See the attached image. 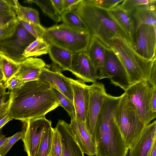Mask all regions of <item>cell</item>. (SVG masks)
Instances as JSON below:
<instances>
[{
	"label": "cell",
	"mask_w": 156,
	"mask_h": 156,
	"mask_svg": "<svg viewBox=\"0 0 156 156\" xmlns=\"http://www.w3.org/2000/svg\"><path fill=\"white\" fill-rule=\"evenodd\" d=\"M8 115L23 122L45 116L59 106L53 89L38 80L24 83L21 87L9 91Z\"/></svg>",
	"instance_id": "1"
},
{
	"label": "cell",
	"mask_w": 156,
	"mask_h": 156,
	"mask_svg": "<svg viewBox=\"0 0 156 156\" xmlns=\"http://www.w3.org/2000/svg\"><path fill=\"white\" fill-rule=\"evenodd\" d=\"M121 95L108 94L98 117L95 131V156H126L128 150L115 122L114 114Z\"/></svg>",
	"instance_id": "2"
},
{
	"label": "cell",
	"mask_w": 156,
	"mask_h": 156,
	"mask_svg": "<svg viewBox=\"0 0 156 156\" xmlns=\"http://www.w3.org/2000/svg\"><path fill=\"white\" fill-rule=\"evenodd\" d=\"M75 9L86 24L91 36L97 37L107 47H110L115 37H125L131 42L108 11L95 6L89 0H82Z\"/></svg>",
	"instance_id": "3"
},
{
	"label": "cell",
	"mask_w": 156,
	"mask_h": 156,
	"mask_svg": "<svg viewBox=\"0 0 156 156\" xmlns=\"http://www.w3.org/2000/svg\"><path fill=\"white\" fill-rule=\"evenodd\" d=\"M109 48L121 62L128 74L131 84L148 80L156 60H149L139 55L133 48L130 41L125 37L113 38Z\"/></svg>",
	"instance_id": "4"
},
{
	"label": "cell",
	"mask_w": 156,
	"mask_h": 156,
	"mask_svg": "<svg viewBox=\"0 0 156 156\" xmlns=\"http://www.w3.org/2000/svg\"><path fill=\"white\" fill-rule=\"evenodd\" d=\"M115 122L125 144L130 149L138 140L146 125L125 92L121 95L115 114Z\"/></svg>",
	"instance_id": "5"
},
{
	"label": "cell",
	"mask_w": 156,
	"mask_h": 156,
	"mask_svg": "<svg viewBox=\"0 0 156 156\" xmlns=\"http://www.w3.org/2000/svg\"><path fill=\"white\" fill-rule=\"evenodd\" d=\"M89 33H81L63 24L46 28L43 38L52 44L68 50L73 54L86 51L91 38Z\"/></svg>",
	"instance_id": "6"
},
{
	"label": "cell",
	"mask_w": 156,
	"mask_h": 156,
	"mask_svg": "<svg viewBox=\"0 0 156 156\" xmlns=\"http://www.w3.org/2000/svg\"><path fill=\"white\" fill-rule=\"evenodd\" d=\"M155 89L156 86L148 80H145L131 84L124 92L146 125L156 117V114L152 112L151 108V98Z\"/></svg>",
	"instance_id": "7"
},
{
	"label": "cell",
	"mask_w": 156,
	"mask_h": 156,
	"mask_svg": "<svg viewBox=\"0 0 156 156\" xmlns=\"http://www.w3.org/2000/svg\"><path fill=\"white\" fill-rule=\"evenodd\" d=\"M21 140L27 156H35L39 143L43 136L51 126V121L45 116L23 122Z\"/></svg>",
	"instance_id": "8"
},
{
	"label": "cell",
	"mask_w": 156,
	"mask_h": 156,
	"mask_svg": "<svg viewBox=\"0 0 156 156\" xmlns=\"http://www.w3.org/2000/svg\"><path fill=\"white\" fill-rule=\"evenodd\" d=\"M35 39L19 22L13 34L0 41V52L20 63L26 58L23 56L25 49Z\"/></svg>",
	"instance_id": "9"
},
{
	"label": "cell",
	"mask_w": 156,
	"mask_h": 156,
	"mask_svg": "<svg viewBox=\"0 0 156 156\" xmlns=\"http://www.w3.org/2000/svg\"><path fill=\"white\" fill-rule=\"evenodd\" d=\"M135 51L149 60H156V26L140 25L136 29L131 42Z\"/></svg>",
	"instance_id": "10"
},
{
	"label": "cell",
	"mask_w": 156,
	"mask_h": 156,
	"mask_svg": "<svg viewBox=\"0 0 156 156\" xmlns=\"http://www.w3.org/2000/svg\"><path fill=\"white\" fill-rule=\"evenodd\" d=\"M108 78L111 83L124 91L130 85L129 80L124 67L113 51L110 48L106 49L102 79Z\"/></svg>",
	"instance_id": "11"
},
{
	"label": "cell",
	"mask_w": 156,
	"mask_h": 156,
	"mask_svg": "<svg viewBox=\"0 0 156 156\" xmlns=\"http://www.w3.org/2000/svg\"><path fill=\"white\" fill-rule=\"evenodd\" d=\"M89 100L85 124L95 142L97 121L107 94L104 84L97 82L89 85Z\"/></svg>",
	"instance_id": "12"
},
{
	"label": "cell",
	"mask_w": 156,
	"mask_h": 156,
	"mask_svg": "<svg viewBox=\"0 0 156 156\" xmlns=\"http://www.w3.org/2000/svg\"><path fill=\"white\" fill-rule=\"evenodd\" d=\"M39 80L61 92L73 103L71 84L68 77L64 76L57 66L53 64L46 65L41 71Z\"/></svg>",
	"instance_id": "13"
},
{
	"label": "cell",
	"mask_w": 156,
	"mask_h": 156,
	"mask_svg": "<svg viewBox=\"0 0 156 156\" xmlns=\"http://www.w3.org/2000/svg\"><path fill=\"white\" fill-rule=\"evenodd\" d=\"M69 71L78 80L84 83H94L98 80L97 72L86 51L73 54Z\"/></svg>",
	"instance_id": "14"
},
{
	"label": "cell",
	"mask_w": 156,
	"mask_h": 156,
	"mask_svg": "<svg viewBox=\"0 0 156 156\" xmlns=\"http://www.w3.org/2000/svg\"><path fill=\"white\" fill-rule=\"evenodd\" d=\"M73 93L76 119L85 124L89 98V85L79 80L68 77Z\"/></svg>",
	"instance_id": "15"
},
{
	"label": "cell",
	"mask_w": 156,
	"mask_h": 156,
	"mask_svg": "<svg viewBox=\"0 0 156 156\" xmlns=\"http://www.w3.org/2000/svg\"><path fill=\"white\" fill-rule=\"evenodd\" d=\"M69 125L73 136L83 153L88 156L95 155L96 145L85 124L73 118H71Z\"/></svg>",
	"instance_id": "16"
},
{
	"label": "cell",
	"mask_w": 156,
	"mask_h": 156,
	"mask_svg": "<svg viewBox=\"0 0 156 156\" xmlns=\"http://www.w3.org/2000/svg\"><path fill=\"white\" fill-rule=\"evenodd\" d=\"M55 128L60 137L62 156H84V154L73 136L69 124L60 120Z\"/></svg>",
	"instance_id": "17"
},
{
	"label": "cell",
	"mask_w": 156,
	"mask_h": 156,
	"mask_svg": "<svg viewBox=\"0 0 156 156\" xmlns=\"http://www.w3.org/2000/svg\"><path fill=\"white\" fill-rule=\"evenodd\" d=\"M156 140V121L147 125L139 138L129 149L128 156H146Z\"/></svg>",
	"instance_id": "18"
},
{
	"label": "cell",
	"mask_w": 156,
	"mask_h": 156,
	"mask_svg": "<svg viewBox=\"0 0 156 156\" xmlns=\"http://www.w3.org/2000/svg\"><path fill=\"white\" fill-rule=\"evenodd\" d=\"M19 64V69L14 76L24 83L39 80L41 71L46 65L42 59L34 57L26 58Z\"/></svg>",
	"instance_id": "19"
},
{
	"label": "cell",
	"mask_w": 156,
	"mask_h": 156,
	"mask_svg": "<svg viewBox=\"0 0 156 156\" xmlns=\"http://www.w3.org/2000/svg\"><path fill=\"white\" fill-rule=\"evenodd\" d=\"M107 47L97 37L91 36L86 51L98 76V80L102 79L105 57Z\"/></svg>",
	"instance_id": "20"
},
{
	"label": "cell",
	"mask_w": 156,
	"mask_h": 156,
	"mask_svg": "<svg viewBox=\"0 0 156 156\" xmlns=\"http://www.w3.org/2000/svg\"><path fill=\"white\" fill-rule=\"evenodd\" d=\"M129 12L133 21L135 29L143 24L156 26V3L138 6Z\"/></svg>",
	"instance_id": "21"
},
{
	"label": "cell",
	"mask_w": 156,
	"mask_h": 156,
	"mask_svg": "<svg viewBox=\"0 0 156 156\" xmlns=\"http://www.w3.org/2000/svg\"><path fill=\"white\" fill-rule=\"evenodd\" d=\"M48 53L53 64L61 71H69L70 67L73 53L63 48L49 44Z\"/></svg>",
	"instance_id": "22"
},
{
	"label": "cell",
	"mask_w": 156,
	"mask_h": 156,
	"mask_svg": "<svg viewBox=\"0 0 156 156\" xmlns=\"http://www.w3.org/2000/svg\"><path fill=\"white\" fill-rule=\"evenodd\" d=\"M108 11L131 42L135 27L130 13L119 6Z\"/></svg>",
	"instance_id": "23"
},
{
	"label": "cell",
	"mask_w": 156,
	"mask_h": 156,
	"mask_svg": "<svg viewBox=\"0 0 156 156\" xmlns=\"http://www.w3.org/2000/svg\"><path fill=\"white\" fill-rule=\"evenodd\" d=\"M61 20L70 28L81 33H90L86 24L75 9L65 12L60 16Z\"/></svg>",
	"instance_id": "24"
},
{
	"label": "cell",
	"mask_w": 156,
	"mask_h": 156,
	"mask_svg": "<svg viewBox=\"0 0 156 156\" xmlns=\"http://www.w3.org/2000/svg\"><path fill=\"white\" fill-rule=\"evenodd\" d=\"M12 8L19 20L36 24H41L39 14L36 9L24 6L16 0H12Z\"/></svg>",
	"instance_id": "25"
},
{
	"label": "cell",
	"mask_w": 156,
	"mask_h": 156,
	"mask_svg": "<svg viewBox=\"0 0 156 156\" xmlns=\"http://www.w3.org/2000/svg\"><path fill=\"white\" fill-rule=\"evenodd\" d=\"M49 44L43 37L36 39L25 49L23 56L25 58L36 57L48 53Z\"/></svg>",
	"instance_id": "26"
},
{
	"label": "cell",
	"mask_w": 156,
	"mask_h": 156,
	"mask_svg": "<svg viewBox=\"0 0 156 156\" xmlns=\"http://www.w3.org/2000/svg\"><path fill=\"white\" fill-rule=\"evenodd\" d=\"M19 64L0 52V68L3 75L4 83L16 73L20 68Z\"/></svg>",
	"instance_id": "27"
},
{
	"label": "cell",
	"mask_w": 156,
	"mask_h": 156,
	"mask_svg": "<svg viewBox=\"0 0 156 156\" xmlns=\"http://www.w3.org/2000/svg\"><path fill=\"white\" fill-rule=\"evenodd\" d=\"M54 128L51 127L44 134L38 146L35 156H48L50 154Z\"/></svg>",
	"instance_id": "28"
},
{
	"label": "cell",
	"mask_w": 156,
	"mask_h": 156,
	"mask_svg": "<svg viewBox=\"0 0 156 156\" xmlns=\"http://www.w3.org/2000/svg\"><path fill=\"white\" fill-rule=\"evenodd\" d=\"M29 3H34L38 5L44 13L56 22L61 21V16L52 6L50 0H27L24 1Z\"/></svg>",
	"instance_id": "29"
},
{
	"label": "cell",
	"mask_w": 156,
	"mask_h": 156,
	"mask_svg": "<svg viewBox=\"0 0 156 156\" xmlns=\"http://www.w3.org/2000/svg\"><path fill=\"white\" fill-rule=\"evenodd\" d=\"M52 89L59 102V106L64 109L71 118H76L73 103L61 92L55 89Z\"/></svg>",
	"instance_id": "30"
},
{
	"label": "cell",
	"mask_w": 156,
	"mask_h": 156,
	"mask_svg": "<svg viewBox=\"0 0 156 156\" xmlns=\"http://www.w3.org/2000/svg\"><path fill=\"white\" fill-rule=\"evenodd\" d=\"M19 21L24 29L36 39L43 37L45 28L41 24H36L23 21Z\"/></svg>",
	"instance_id": "31"
},
{
	"label": "cell",
	"mask_w": 156,
	"mask_h": 156,
	"mask_svg": "<svg viewBox=\"0 0 156 156\" xmlns=\"http://www.w3.org/2000/svg\"><path fill=\"white\" fill-rule=\"evenodd\" d=\"M156 2L155 0H123L119 6L130 12L138 6L156 3Z\"/></svg>",
	"instance_id": "32"
},
{
	"label": "cell",
	"mask_w": 156,
	"mask_h": 156,
	"mask_svg": "<svg viewBox=\"0 0 156 156\" xmlns=\"http://www.w3.org/2000/svg\"><path fill=\"white\" fill-rule=\"evenodd\" d=\"M19 23L17 19L0 27V41L9 38L15 32Z\"/></svg>",
	"instance_id": "33"
},
{
	"label": "cell",
	"mask_w": 156,
	"mask_h": 156,
	"mask_svg": "<svg viewBox=\"0 0 156 156\" xmlns=\"http://www.w3.org/2000/svg\"><path fill=\"white\" fill-rule=\"evenodd\" d=\"M62 149L60 137L57 131L54 128L51 148V156H62Z\"/></svg>",
	"instance_id": "34"
},
{
	"label": "cell",
	"mask_w": 156,
	"mask_h": 156,
	"mask_svg": "<svg viewBox=\"0 0 156 156\" xmlns=\"http://www.w3.org/2000/svg\"><path fill=\"white\" fill-rule=\"evenodd\" d=\"M95 6L108 11L119 6L123 0H89Z\"/></svg>",
	"instance_id": "35"
},
{
	"label": "cell",
	"mask_w": 156,
	"mask_h": 156,
	"mask_svg": "<svg viewBox=\"0 0 156 156\" xmlns=\"http://www.w3.org/2000/svg\"><path fill=\"white\" fill-rule=\"evenodd\" d=\"M22 131L15 133L12 136L9 137L6 143L0 148V153L2 156H5L12 146L23 137Z\"/></svg>",
	"instance_id": "36"
},
{
	"label": "cell",
	"mask_w": 156,
	"mask_h": 156,
	"mask_svg": "<svg viewBox=\"0 0 156 156\" xmlns=\"http://www.w3.org/2000/svg\"><path fill=\"white\" fill-rule=\"evenodd\" d=\"M10 103L9 92H6L0 97V120L8 115Z\"/></svg>",
	"instance_id": "37"
},
{
	"label": "cell",
	"mask_w": 156,
	"mask_h": 156,
	"mask_svg": "<svg viewBox=\"0 0 156 156\" xmlns=\"http://www.w3.org/2000/svg\"><path fill=\"white\" fill-rule=\"evenodd\" d=\"M17 19L13 10L0 12V27Z\"/></svg>",
	"instance_id": "38"
},
{
	"label": "cell",
	"mask_w": 156,
	"mask_h": 156,
	"mask_svg": "<svg viewBox=\"0 0 156 156\" xmlns=\"http://www.w3.org/2000/svg\"><path fill=\"white\" fill-rule=\"evenodd\" d=\"M24 83L20 79L13 76L9 79L4 83L6 88L9 91L15 89L19 88L21 87Z\"/></svg>",
	"instance_id": "39"
},
{
	"label": "cell",
	"mask_w": 156,
	"mask_h": 156,
	"mask_svg": "<svg viewBox=\"0 0 156 156\" xmlns=\"http://www.w3.org/2000/svg\"><path fill=\"white\" fill-rule=\"evenodd\" d=\"M82 0H63L64 11L75 9Z\"/></svg>",
	"instance_id": "40"
},
{
	"label": "cell",
	"mask_w": 156,
	"mask_h": 156,
	"mask_svg": "<svg viewBox=\"0 0 156 156\" xmlns=\"http://www.w3.org/2000/svg\"><path fill=\"white\" fill-rule=\"evenodd\" d=\"M50 1L58 14L61 15L64 12L63 0H50Z\"/></svg>",
	"instance_id": "41"
},
{
	"label": "cell",
	"mask_w": 156,
	"mask_h": 156,
	"mask_svg": "<svg viewBox=\"0 0 156 156\" xmlns=\"http://www.w3.org/2000/svg\"><path fill=\"white\" fill-rule=\"evenodd\" d=\"M12 10V0H0V12Z\"/></svg>",
	"instance_id": "42"
},
{
	"label": "cell",
	"mask_w": 156,
	"mask_h": 156,
	"mask_svg": "<svg viewBox=\"0 0 156 156\" xmlns=\"http://www.w3.org/2000/svg\"><path fill=\"white\" fill-rule=\"evenodd\" d=\"M148 80L154 86H156V62H155L152 69Z\"/></svg>",
	"instance_id": "43"
},
{
	"label": "cell",
	"mask_w": 156,
	"mask_h": 156,
	"mask_svg": "<svg viewBox=\"0 0 156 156\" xmlns=\"http://www.w3.org/2000/svg\"><path fill=\"white\" fill-rule=\"evenodd\" d=\"M151 108L152 112L156 114V89L154 91L151 98Z\"/></svg>",
	"instance_id": "44"
},
{
	"label": "cell",
	"mask_w": 156,
	"mask_h": 156,
	"mask_svg": "<svg viewBox=\"0 0 156 156\" xmlns=\"http://www.w3.org/2000/svg\"><path fill=\"white\" fill-rule=\"evenodd\" d=\"M146 156H156V140H154L150 150Z\"/></svg>",
	"instance_id": "45"
},
{
	"label": "cell",
	"mask_w": 156,
	"mask_h": 156,
	"mask_svg": "<svg viewBox=\"0 0 156 156\" xmlns=\"http://www.w3.org/2000/svg\"><path fill=\"white\" fill-rule=\"evenodd\" d=\"M12 119L8 114L5 117L1 120H0V129L7 122Z\"/></svg>",
	"instance_id": "46"
},
{
	"label": "cell",
	"mask_w": 156,
	"mask_h": 156,
	"mask_svg": "<svg viewBox=\"0 0 156 156\" xmlns=\"http://www.w3.org/2000/svg\"><path fill=\"white\" fill-rule=\"evenodd\" d=\"M9 137H6L5 136L2 134L0 135V148H1L7 141Z\"/></svg>",
	"instance_id": "47"
},
{
	"label": "cell",
	"mask_w": 156,
	"mask_h": 156,
	"mask_svg": "<svg viewBox=\"0 0 156 156\" xmlns=\"http://www.w3.org/2000/svg\"><path fill=\"white\" fill-rule=\"evenodd\" d=\"M6 89L4 82H0V97L5 93Z\"/></svg>",
	"instance_id": "48"
},
{
	"label": "cell",
	"mask_w": 156,
	"mask_h": 156,
	"mask_svg": "<svg viewBox=\"0 0 156 156\" xmlns=\"http://www.w3.org/2000/svg\"><path fill=\"white\" fill-rule=\"evenodd\" d=\"M4 78L3 75L0 68V82L4 81Z\"/></svg>",
	"instance_id": "49"
},
{
	"label": "cell",
	"mask_w": 156,
	"mask_h": 156,
	"mask_svg": "<svg viewBox=\"0 0 156 156\" xmlns=\"http://www.w3.org/2000/svg\"><path fill=\"white\" fill-rule=\"evenodd\" d=\"M0 156H2L1 154L0 153Z\"/></svg>",
	"instance_id": "50"
},
{
	"label": "cell",
	"mask_w": 156,
	"mask_h": 156,
	"mask_svg": "<svg viewBox=\"0 0 156 156\" xmlns=\"http://www.w3.org/2000/svg\"><path fill=\"white\" fill-rule=\"evenodd\" d=\"M48 156H51V155H50H50Z\"/></svg>",
	"instance_id": "51"
}]
</instances>
